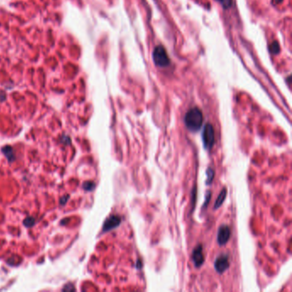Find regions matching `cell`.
I'll return each instance as SVG.
<instances>
[{
	"label": "cell",
	"mask_w": 292,
	"mask_h": 292,
	"mask_svg": "<svg viewBox=\"0 0 292 292\" xmlns=\"http://www.w3.org/2000/svg\"><path fill=\"white\" fill-rule=\"evenodd\" d=\"M184 123L190 131H198L203 124V114L201 111L197 107L190 109L184 117Z\"/></svg>",
	"instance_id": "obj_1"
},
{
	"label": "cell",
	"mask_w": 292,
	"mask_h": 292,
	"mask_svg": "<svg viewBox=\"0 0 292 292\" xmlns=\"http://www.w3.org/2000/svg\"><path fill=\"white\" fill-rule=\"evenodd\" d=\"M153 59L154 64L159 67H166L170 64L166 51L161 45L155 47L153 52Z\"/></svg>",
	"instance_id": "obj_2"
},
{
	"label": "cell",
	"mask_w": 292,
	"mask_h": 292,
	"mask_svg": "<svg viewBox=\"0 0 292 292\" xmlns=\"http://www.w3.org/2000/svg\"><path fill=\"white\" fill-rule=\"evenodd\" d=\"M202 140L203 145L206 149H211L214 144L215 136H214V129L212 124H207L204 126L203 131H202Z\"/></svg>",
	"instance_id": "obj_3"
},
{
	"label": "cell",
	"mask_w": 292,
	"mask_h": 292,
	"mask_svg": "<svg viewBox=\"0 0 292 292\" xmlns=\"http://www.w3.org/2000/svg\"><path fill=\"white\" fill-rule=\"evenodd\" d=\"M230 266V262H229V256L225 254H222L217 257L214 262V268L216 272L219 273H223L225 272Z\"/></svg>",
	"instance_id": "obj_4"
},
{
	"label": "cell",
	"mask_w": 292,
	"mask_h": 292,
	"mask_svg": "<svg viewBox=\"0 0 292 292\" xmlns=\"http://www.w3.org/2000/svg\"><path fill=\"white\" fill-rule=\"evenodd\" d=\"M231 229L227 225H222L218 231V236H217V242L218 243L223 246L228 242V241L231 238Z\"/></svg>",
	"instance_id": "obj_5"
},
{
	"label": "cell",
	"mask_w": 292,
	"mask_h": 292,
	"mask_svg": "<svg viewBox=\"0 0 292 292\" xmlns=\"http://www.w3.org/2000/svg\"><path fill=\"white\" fill-rule=\"evenodd\" d=\"M192 260L196 267H200L201 266V265H203L205 259H204L203 249H202L201 245H198L197 247L195 248V249L193 251Z\"/></svg>",
	"instance_id": "obj_6"
},
{
	"label": "cell",
	"mask_w": 292,
	"mask_h": 292,
	"mask_svg": "<svg viewBox=\"0 0 292 292\" xmlns=\"http://www.w3.org/2000/svg\"><path fill=\"white\" fill-rule=\"evenodd\" d=\"M120 223H121V218L119 216L112 215L105 220L104 226H103V231L105 232V231H111L112 229L117 227L120 224Z\"/></svg>",
	"instance_id": "obj_7"
},
{
	"label": "cell",
	"mask_w": 292,
	"mask_h": 292,
	"mask_svg": "<svg viewBox=\"0 0 292 292\" xmlns=\"http://www.w3.org/2000/svg\"><path fill=\"white\" fill-rule=\"evenodd\" d=\"M227 195V189L225 188H224L222 189V191L220 192V194L219 195L218 199L215 201V205H214V209L219 208L222 206V204L224 203V200H225V197Z\"/></svg>",
	"instance_id": "obj_8"
},
{
	"label": "cell",
	"mask_w": 292,
	"mask_h": 292,
	"mask_svg": "<svg viewBox=\"0 0 292 292\" xmlns=\"http://www.w3.org/2000/svg\"><path fill=\"white\" fill-rule=\"evenodd\" d=\"M3 153H4V155L6 156V158L10 160V161H12L14 159V151L12 149L11 147L10 146H6L3 148Z\"/></svg>",
	"instance_id": "obj_9"
},
{
	"label": "cell",
	"mask_w": 292,
	"mask_h": 292,
	"mask_svg": "<svg viewBox=\"0 0 292 292\" xmlns=\"http://www.w3.org/2000/svg\"><path fill=\"white\" fill-rule=\"evenodd\" d=\"M207 185H209L212 183V179L214 177V171L211 169V168H208L207 170Z\"/></svg>",
	"instance_id": "obj_10"
},
{
	"label": "cell",
	"mask_w": 292,
	"mask_h": 292,
	"mask_svg": "<svg viewBox=\"0 0 292 292\" xmlns=\"http://www.w3.org/2000/svg\"><path fill=\"white\" fill-rule=\"evenodd\" d=\"M224 9H229L231 8L232 4V0H217Z\"/></svg>",
	"instance_id": "obj_11"
},
{
	"label": "cell",
	"mask_w": 292,
	"mask_h": 292,
	"mask_svg": "<svg viewBox=\"0 0 292 292\" xmlns=\"http://www.w3.org/2000/svg\"><path fill=\"white\" fill-rule=\"evenodd\" d=\"M94 187H95L94 183V182H87L84 183L83 185V188L86 189V190H87V191H89V190H93V189H94Z\"/></svg>",
	"instance_id": "obj_12"
},
{
	"label": "cell",
	"mask_w": 292,
	"mask_h": 292,
	"mask_svg": "<svg viewBox=\"0 0 292 292\" xmlns=\"http://www.w3.org/2000/svg\"><path fill=\"white\" fill-rule=\"evenodd\" d=\"M34 222H35V220H34V218H32V217H28V218H27V219L24 220V224H25V226H27V227H31V226L34 225Z\"/></svg>",
	"instance_id": "obj_13"
},
{
	"label": "cell",
	"mask_w": 292,
	"mask_h": 292,
	"mask_svg": "<svg viewBox=\"0 0 292 292\" xmlns=\"http://www.w3.org/2000/svg\"><path fill=\"white\" fill-rule=\"evenodd\" d=\"M270 48H271V49H270V51H271L272 53H274V54L278 53V51H279V46H278V43H277V42H274V43H272Z\"/></svg>",
	"instance_id": "obj_14"
},
{
	"label": "cell",
	"mask_w": 292,
	"mask_h": 292,
	"mask_svg": "<svg viewBox=\"0 0 292 292\" xmlns=\"http://www.w3.org/2000/svg\"><path fill=\"white\" fill-rule=\"evenodd\" d=\"M211 200V192L208 191L207 194V196H206V201H205V204H204V206H203V208H205V207L208 205L209 200Z\"/></svg>",
	"instance_id": "obj_15"
},
{
	"label": "cell",
	"mask_w": 292,
	"mask_h": 292,
	"mask_svg": "<svg viewBox=\"0 0 292 292\" xmlns=\"http://www.w3.org/2000/svg\"><path fill=\"white\" fill-rule=\"evenodd\" d=\"M70 286H66V287H64V291H67V290H71V291H74L75 289H74V287L71 285V284H69Z\"/></svg>",
	"instance_id": "obj_16"
},
{
	"label": "cell",
	"mask_w": 292,
	"mask_h": 292,
	"mask_svg": "<svg viewBox=\"0 0 292 292\" xmlns=\"http://www.w3.org/2000/svg\"><path fill=\"white\" fill-rule=\"evenodd\" d=\"M67 199H68V196H66V198H65V199H64V200H61V203H62V202H65V201H66V200H67Z\"/></svg>",
	"instance_id": "obj_17"
}]
</instances>
